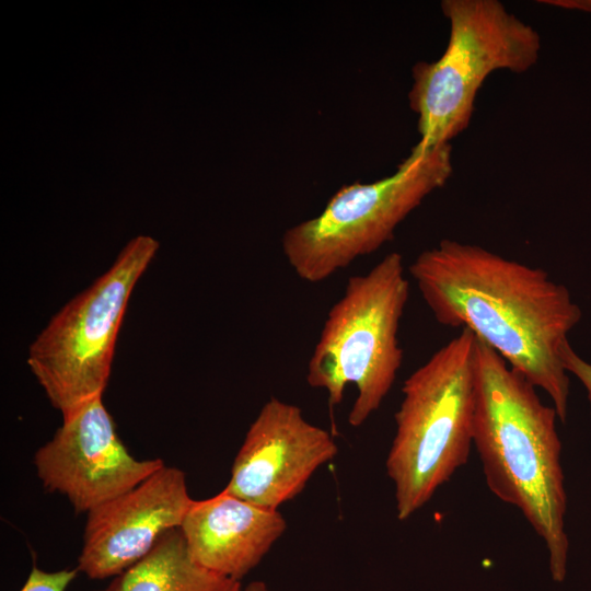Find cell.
I'll list each match as a JSON object with an SVG mask.
<instances>
[{"instance_id":"obj_15","label":"cell","mask_w":591,"mask_h":591,"mask_svg":"<svg viewBox=\"0 0 591 591\" xmlns=\"http://www.w3.org/2000/svg\"><path fill=\"white\" fill-rule=\"evenodd\" d=\"M544 4L591 13V0H541Z\"/></svg>"},{"instance_id":"obj_1","label":"cell","mask_w":591,"mask_h":591,"mask_svg":"<svg viewBox=\"0 0 591 591\" xmlns=\"http://www.w3.org/2000/svg\"><path fill=\"white\" fill-rule=\"evenodd\" d=\"M408 273L438 323L471 331L543 390L566 421L563 349L582 313L564 285L542 268L449 239L422 251Z\"/></svg>"},{"instance_id":"obj_14","label":"cell","mask_w":591,"mask_h":591,"mask_svg":"<svg viewBox=\"0 0 591 591\" xmlns=\"http://www.w3.org/2000/svg\"><path fill=\"white\" fill-rule=\"evenodd\" d=\"M563 360L567 372L573 374L586 389L591 414V363L581 358L569 343L563 349Z\"/></svg>"},{"instance_id":"obj_10","label":"cell","mask_w":591,"mask_h":591,"mask_svg":"<svg viewBox=\"0 0 591 591\" xmlns=\"http://www.w3.org/2000/svg\"><path fill=\"white\" fill-rule=\"evenodd\" d=\"M195 499L183 471L163 466L132 489L88 512L78 569L90 579L114 578L178 529Z\"/></svg>"},{"instance_id":"obj_8","label":"cell","mask_w":591,"mask_h":591,"mask_svg":"<svg viewBox=\"0 0 591 591\" xmlns=\"http://www.w3.org/2000/svg\"><path fill=\"white\" fill-rule=\"evenodd\" d=\"M34 464L43 486L65 496L77 512H89L132 489L165 464L137 460L120 440L102 395L66 417L42 445Z\"/></svg>"},{"instance_id":"obj_6","label":"cell","mask_w":591,"mask_h":591,"mask_svg":"<svg viewBox=\"0 0 591 591\" xmlns=\"http://www.w3.org/2000/svg\"><path fill=\"white\" fill-rule=\"evenodd\" d=\"M451 173L450 143L424 151L413 148L394 174L341 187L320 215L286 230V260L305 282L331 278L391 241L399 223Z\"/></svg>"},{"instance_id":"obj_3","label":"cell","mask_w":591,"mask_h":591,"mask_svg":"<svg viewBox=\"0 0 591 591\" xmlns=\"http://www.w3.org/2000/svg\"><path fill=\"white\" fill-rule=\"evenodd\" d=\"M402 393L385 463L401 521L467 462L476 405V336L461 329L404 381Z\"/></svg>"},{"instance_id":"obj_5","label":"cell","mask_w":591,"mask_h":591,"mask_svg":"<svg viewBox=\"0 0 591 591\" xmlns=\"http://www.w3.org/2000/svg\"><path fill=\"white\" fill-rule=\"evenodd\" d=\"M449 20L447 48L432 62L412 69L408 93L424 151L448 144L470 125L477 92L496 70L522 73L541 50L538 33L497 0H443Z\"/></svg>"},{"instance_id":"obj_16","label":"cell","mask_w":591,"mask_h":591,"mask_svg":"<svg viewBox=\"0 0 591 591\" xmlns=\"http://www.w3.org/2000/svg\"><path fill=\"white\" fill-rule=\"evenodd\" d=\"M242 591H271L263 581H253L248 583Z\"/></svg>"},{"instance_id":"obj_11","label":"cell","mask_w":591,"mask_h":591,"mask_svg":"<svg viewBox=\"0 0 591 591\" xmlns=\"http://www.w3.org/2000/svg\"><path fill=\"white\" fill-rule=\"evenodd\" d=\"M286 529L278 510L258 507L223 489L194 500L179 528L197 564L236 581L260 563Z\"/></svg>"},{"instance_id":"obj_13","label":"cell","mask_w":591,"mask_h":591,"mask_svg":"<svg viewBox=\"0 0 591 591\" xmlns=\"http://www.w3.org/2000/svg\"><path fill=\"white\" fill-rule=\"evenodd\" d=\"M78 572V567L48 572L34 565L20 591H66Z\"/></svg>"},{"instance_id":"obj_12","label":"cell","mask_w":591,"mask_h":591,"mask_svg":"<svg viewBox=\"0 0 591 591\" xmlns=\"http://www.w3.org/2000/svg\"><path fill=\"white\" fill-rule=\"evenodd\" d=\"M241 581L221 576L190 556L178 529L165 533L153 549L114 577L102 591H242Z\"/></svg>"},{"instance_id":"obj_4","label":"cell","mask_w":591,"mask_h":591,"mask_svg":"<svg viewBox=\"0 0 591 591\" xmlns=\"http://www.w3.org/2000/svg\"><path fill=\"white\" fill-rule=\"evenodd\" d=\"M409 296L402 254L385 255L368 273L351 276L323 324L308 362L306 381L341 403L347 385L356 399L348 415L352 427L376 412L402 366L401 318Z\"/></svg>"},{"instance_id":"obj_9","label":"cell","mask_w":591,"mask_h":591,"mask_svg":"<svg viewBox=\"0 0 591 591\" xmlns=\"http://www.w3.org/2000/svg\"><path fill=\"white\" fill-rule=\"evenodd\" d=\"M337 452L329 431L306 420L297 405L271 397L252 421L223 490L278 510Z\"/></svg>"},{"instance_id":"obj_7","label":"cell","mask_w":591,"mask_h":591,"mask_svg":"<svg viewBox=\"0 0 591 591\" xmlns=\"http://www.w3.org/2000/svg\"><path fill=\"white\" fill-rule=\"evenodd\" d=\"M158 248L148 235L129 241L112 266L67 302L30 345L26 362L62 417L103 395L129 299Z\"/></svg>"},{"instance_id":"obj_2","label":"cell","mask_w":591,"mask_h":591,"mask_svg":"<svg viewBox=\"0 0 591 591\" xmlns=\"http://www.w3.org/2000/svg\"><path fill=\"white\" fill-rule=\"evenodd\" d=\"M535 389L476 337L473 444L486 484L497 498L522 512L546 545L552 579L563 582L569 542L558 416Z\"/></svg>"}]
</instances>
